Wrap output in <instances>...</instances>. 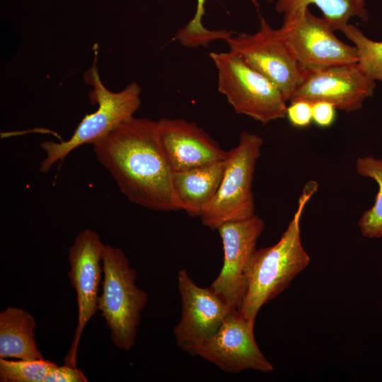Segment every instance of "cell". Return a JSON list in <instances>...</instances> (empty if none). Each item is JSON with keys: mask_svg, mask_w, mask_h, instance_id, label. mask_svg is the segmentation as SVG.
Listing matches in <instances>:
<instances>
[{"mask_svg": "<svg viewBox=\"0 0 382 382\" xmlns=\"http://www.w3.org/2000/svg\"><path fill=\"white\" fill-rule=\"evenodd\" d=\"M93 146L98 161L130 202L157 212L178 210L157 122L133 116Z\"/></svg>", "mask_w": 382, "mask_h": 382, "instance_id": "1", "label": "cell"}, {"mask_svg": "<svg viewBox=\"0 0 382 382\" xmlns=\"http://www.w3.org/2000/svg\"><path fill=\"white\" fill-rule=\"evenodd\" d=\"M318 188L308 181L299 196L294 215L279 241L272 246L256 249L245 269V291L239 309L247 319L255 322L261 307L279 296L302 270L311 257L301 237V220L309 199Z\"/></svg>", "mask_w": 382, "mask_h": 382, "instance_id": "2", "label": "cell"}, {"mask_svg": "<svg viewBox=\"0 0 382 382\" xmlns=\"http://www.w3.org/2000/svg\"><path fill=\"white\" fill-rule=\"evenodd\" d=\"M94 62L85 72V82L93 87L90 101L98 104L96 111L87 114L79 122L71 137L59 142L43 141L40 144L45 157L40 163V170L48 173L54 164L62 163L74 149L84 144H94L125 121L133 117L141 105V87L132 82L123 90L112 92L103 83Z\"/></svg>", "mask_w": 382, "mask_h": 382, "instance_id": "3", "label": "cell"}, {"mask_svg": "<svg viewBox=\"0 0 382 382\" xmlns=\"http://www.w3.org/2000/svg\"><path fill=\"white\" fill-rule=\"evenodd\" d=\"M103 272L98 311L105 320L113 345L122 351H129L135 345L148 294L137 286V271L119 248L105 244Z\"/></svg>", "mask_w": 382, "mask_h": 382, "instance_id": "4", "label": "cell"}, {"mask_svg": "<svg viewBox=\"0 0 382 382\" xmlns=\"http://www.w3.org/2000/svg\"><path fill=\"white\" fill-rule=\"evenodd\" d=\"M262 144L260 136L243 131L240 134L238 145L228 151L219 188L200 215L205 226L217 230L225 223L250 219L255 215L252 187Z\"/></svg>", "mask_w": 382, "mask_h": 382, "instance_id": "5", "label": "cell"}, {"mask_svg": "<svg viewBox=\"0 0 382 382\" xmlns=\"http://www.w3.org/2000/svg\"><path fill=\"white\" fill-rule=\"evenodd\" d=\"M218 76V91L234 111L266 125L286 117V100L271 81L229 50L209 53Z\"/></svg>", "mask_w": 382, "mask_h": 382, "instance_id": "6", "label": "cell"}, {"mask_svg": "<svg viewBox=\"0 0 382 382\" xmlns=\"http://www.w3.org/2000/svg\"><path fill=\"white\" fill-rule=\"evenodd\" d=\"M277 30L303 74L359 62L357 47L339 40L329 23L308 8L284 16Z\"/></svg>", "mask_w": 382, "mask_h": 382, "instance_id": "7", "label": "cell"}, {"mask_svg": "<svg viewBox=\"0 0 382 382\" xmlns=\"http://www.w3.org/2000/svg\"><path fill=\"white\" fill-rule=\"evenodd\" d=\"M105 245L95 231L87 228L78 233L69 248L68 277L76 294L77 325L64 364L72 367H77V351L83 330L98 311Z\"/></svg>", "mask_w": 382, "mask_h": 382, "instance_id": "8", "label": "cell"}, {"mask_svg": "<svg viewBox=\"0 0 382 382\" xmlns=\"http://www.w3.org/2000/svg\"><path fill=\"white\" fill-rule=\"evenodd\" d=\"M259 18L257 32L233 34L226 42L230 51L275 84L288 101L303 74L277 29L272 28L261 15Z\"/></svg>", "mask_w": 382, "mask_h": 382, "instance_id": "9", "label": "cell"}, {"mask_svg": "<svg viewBox=\"0 0 382 382\" xmlns=\"http://www.w3.org/2000/svg\"><path fill=\"white\" fill-rule=\"evenodd\" d=\"M181 317L173 328L178 347L185 353L198 356L202 345L214 335L231 308L210 287L199 286L185 269L178 272Z\"/></svg>", "mask_w": 382, "mask_h": 382, "instance_id": "10", "label": "cell"}, {"mask_svg": "<svg viewBox=\"0 0 382 382\" xmlns=\"http://www.w3.org/2000/svg\"><path fill=\"white\" fill-rule=\"evenodd\" d=\"M254 325L238 309H232L216 332L202 345L198 356L228 373L248 369L270 373L274 366L258 347Z\"/></svg>", "mask_w": 382, "mask_h": 382, "instance_id": "11", "label": "cell"}, {"mask_svg": "<svg viewBox=\"0 0 382 382\" xmlns=\"http://www.w3.org/2000/svg\"><path fill=\"white\" fill-rule=\"evenodd\" d=\"M375 81L358 63L308 71L303 73L289 101H326L337 110L352 112L361 108L364 100L373 96Z\"/></svg>", "mask_w": 382, "mask_h": 382, "instance_id": "12", "label": "cell"}, {"mask_svg": "<svg viewBox=\"0 0 382 382\" xmlns=\"http://www.w3.org/2000/svg\"><path fill=\"white\" fill-rule=\"evenodd\" d=\"M265 226L262 219L255 215L225 223L217 229L223 245L224 262L210 288L233 308L239 310L242 305L245 269Z\"/></svg>", "mask_w": 382, "mask_h": 382, "instance_id": "13", "label": "cell"}, {"mask_svg": "<svg viewBox=\"0 0 382 382\" xmlns=\"http://www.w3.org/2000/svg\"><path fill=\"white\" fill-rule=\"evenodd\" d=\"M159 141L173 171H182L226 159L228 151L193 122L161 118Z\"/></svg>", "mask_w": 382, "mask_h": 382, "instance_id": "14", "label": "cell"}, {"mask_svg": "<svg viewBox=\"0 0 382 382\" xmlns=\"http://www.w3.org/2000/svg\"><path fill=\"white\" fill-rule=\"evenodd\" d=\"M226 160L186 170L173 171V190L178 210H183L191 216H200L216 193Z\"/></svg>", "mask_w": 382, "mask_h": 382, "instance_id": "15", "label": "cell"}, {"mask_svg": "<svg viewBox=\"0 0 382 382\" xmlns=\"http://www.w3.org/2000/svg\"><path fill=\"white\" fill-rule=\"evenodd\" d=\"M36 323L27 311L8 306L0 313V358L42 359L35 338Z\"/></svg>", "mask_w": 382, "mask_h": 382, "instance_id": "16", "label": "cell"}, {"mask_svg": "<svg viewBox=\"0 0 382 382\" xmlns=\"http://www.w3.org/2000/svg\"><path fill=\"white\" fill-rule=\"evenodd\" d=\"M312 4L321 11L323 18L335 31H341L352 17L357 16L364 22L369 20L365 0H278L275 9L286 16L305 10Z\"/></svg>", "mask_w": 382, "mask_h": 382, "instance_id": "17", "label": "cell"}, {"mask_svg": "<svg viewBox=\"0 0 382 382\" xmlns=\"http://www.w3.org/2000/svg\"><path fill=\"white\" fill-rule=\"evenodd\" d=\"M358 175L372 178L378 186L375 203L366 210L358 222L361 234L368 238H382V159L368 156L356 161Z\"/></svg>", "mask_w": 382, "mask_h": 382, "instance_id": "18", "label": "cell"}, {"mask_svg": "<svg viewBox=\"0 0 382 382\" xmlns=\"http://www.w3.org/2000/svg\"><path fill=\"white\" fill-rule=\"evenodd\" d=\"M161 1V0H160ZM207 0H197L196 12L192 20L180 29L175 34L173 40H178L183 46L186 47H207L210 42L226 39L233 34L227 30H211L206 28L202 23L203 16L205 15L204 4ZM272 2L274 0H266ZM256 8L259 7L258 0H251Z\"/></svg>", "mask_w": 382, "mask_h": 382, "instance_id": "19", "label": "cell"}, {"mask_svg": "<svg viewBox=\"0 0 382 382\" xmlns=\"http://www.w3.org/2000/svg\"><path fill=\"white\" fill-rule=\"evenodd\" d=\"M341 32L357 47L360 67L371 78L382 83V42L369 39L352 24L348 23Z\"/></svg>", "mask_w": 382, "mask_h": 382, "instance_id": "20", "label": "cell"}, {"mask_svg": "<svg viewBox=\"0 0 382 382\" xmlns=\"http://www.w3.org/2000/svg\"><path fill=\"white\" fill-rule=\"evenodd\" d=\"M56 364L42 359L16 361L0 358L1 382H44Z\"/></svg>", "mask_w": 382, "mask_h": 382, "instance_id": "21", "label": "cell"}, {"mask_svg": "<svg viewBox=\"0 0 382 382\" xmlns=\"http://www.w3.org/2000/svg\"><path fill=\"white\" fill-rule=\"evenodd\" d=\"M290 102L286 111V117L289 123L297 128L308 127L313 122L312 103L303 100H294Z\"/></svg>", "mask_w": 382, "mask_h": 382, "instance_id": "22", "label": "cell"}, {"mask_svg": "<svg viewBox=\"0 0 382 382\" xmlns=\"http://www.w3.org/2000/svg\"><path fill=\"white\" fill-rule=\"evenodd\" d=\"M88 379L83 373L77 369L66 364L52 368L47 374L44 382H87Z\"/></svg>", "mask_w": 382, "mask_h": 382, "instance_id": "23", "label": "cell"}, {"mask_svg": "<svg viewBox=\"0 0 382 382\" xmlns=\"http://www.w3.org/2000/svg\"><path fill=\"white\" fill-rule=\"evenodd\" d=\"M336 108L326 101L312 103V120L319 127H331L336 119Z\"/></svg>", "mask_w": 382, "mask_h": 382, "instance_id": "24", "label": "cell"}]
</instances>
